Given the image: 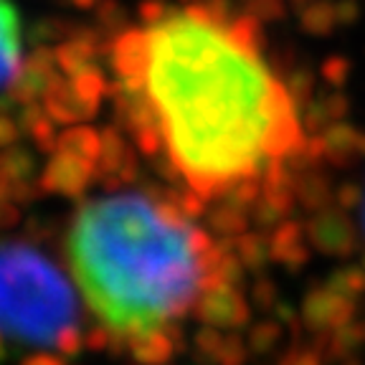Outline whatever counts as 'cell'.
Returning a JSON list of instances; mask_svg holds the SVG:
<instances>
[{"instance_id": "8", "label": "cell", "mask_w": 365, "mask_h": 365, "mask_svg": "<svg viewBox=\"0 0 365 365\" xmlns=\"http://www.w3.org/2000/svg\"><path fill=\"white\" fill-rule=\"evenodd\" d=\"M23 61V23L11 0H0V89L21 71Z\"/></svg>"}, {"instance_id": "19", "label": "cell", "mask_w": 365, "mask_h": 365, "mask_svg": "<svg viewBox=\"0 0 365 365\" xmlns=\"http://www.w3.org/2000/svg\"><path fill=\"white\" fill-rule=\"evenodd\" d=\"M360 267L365 269V251H363V254H360Z\"/></svg>"}, {"instance_id": "5", "label": "cell", "mask_w": 365, "mask_h": 365, "mask_svg": "<svg viewBox=\"0 0 365 365\" xmlns=\"http://www.w3.org/2000/svg\"><path fill=\"white\" fill-rule=\"evenodd\" d=\"M355 312H358V299L340 294L327 284H317L307 289V294L302 297V304H299L302 325L317 337L330 335L340 325L355 319Z\"/></svg>"}, {"instance_id": "17", "label": "cell", "mask_w": 365, "mask_h": 365, "mask_svg": "<svg viewBox=\"0 0 365 365\" xmlns=\"http://www.w3.org/2000/svg\"><path fill=\"white\" fill-rule=\"evenodd\" d=\"M249 299H251V307L259 309V312H274V307L279 304V287H277L274 279H269V277H259L254 282V287H251Z\"/></svg>"}, {"instance_id": "2", "label": "cell", "mask_w": 365, "mask_h": 365, "mask_svg": "<svg viewBox=\"0 0 365 365\" xmlns=\"http://www.w3.org/2000/svg\"><path fill=\"white\" fill-rule=\"evenodd\" d=\"M218 241L182 213L173 190H122L79 205L66 259L97 322L122 350L175 325L211 284Z\"/></svg>"}, {"instance_id": "4", "label": "cell", "mask_w": 365, "mask_h": 365, "mask_svg": "<svg viewBox=\"0 0 365 365\" xmlns=\"http://www.w3.org/2000/svg\"><path fill=\"white\" fill-rule=\"evenodd\" d=\"M203 325H213L223 332H239L249 325L251 302L239 287H228L221 282H211L200 292L193 312Z\"/></svg>"}, {"instance_id": "16", "label": "cell", "mask_w": 365, "mask_h": 365, "mask_svg": "<svg viewBox=\"0 0 365 365\" xmlns=\"http://www.w3.org/2000/svg\"><path fill=\"white\" fill-rule=\"evenodd\" d=\"M249 355H251V350H249L246 337H241L239 332H226L221 350H218L216 365H246Z\"/></svg>"}, {"instance_id": "6", "label": "cell", "mask_w": 365, "mask_h": 365, "mask_svg": "<svg viewBox=\"0 0 365 365\" xmlns=\"http://www.w3.org/2000/svg\"><path fill=\"white\" fill-rule=\"evenodd\" d=\"M307 239L314 251L325 254V257H350L358 251L360 236L355 223L348 216H342L340 211H325L317 213L312 221L307 223Z\"/></svg>"}, {"instance_id": "15", "label": "cell", "mask_w": 365, "mask_h": 365, "mask_svg": "<svg viewBox=\"0 0 365 365\" xmlns=\"http://www.w3.org/2000/svg\"><path fill=\"white\" fill-rule=\"evenodd\" d=\"M223 337H226V332L218 330V327H213V325L198 327L193 335L195 360L203 365H216L218 350H221V345H223Z\"/></svg>"}, {"instance_id": "14", "label": "cell", "mask_w": 365, "mask_h": 365, "mask_svg": "<svg viewBox=\"0 0 365 365\" xmlns=\"http://www.w3.org/2000/svg\"><path fill=\"white\" fill-rule=\"evenodd\" d=\"M330 289L340 292L345 297H353L360 299L365 294V269L360 264H345V267H337L335 272L327 277L325 282Z\"/></svg>"}, {"instance_id": "20", "label": "cell", "mask_w": 365, "mask_h": 365, "mask_svg": "<svg viewBox=\"0 0 365 365\" xmlns=\"http://www.w3.org/2000/svg\"><path fill=\"white\" fill-rule=\"evenodd\" d=\"M363 203H365V195H363ZM363 221H365V205H363ZM363 231H365V223H363Z\"/></svg>"}, {"instance_id": "18", "label": "cell", "mask_w": 365, "mask_h": 365, "mask_svg": "<svg viewBox=\"0 0 365 365\" xmlns=\"http://www.w3.org/2000/svg\"><path fill=\"white\" fill-rule=\"evenodd\" d=\"M282 365H319V355L317 353H289L284 360H282Z\"/></svg>"}, {"instance_id": "12", "label": "cell", "mask_w": 365, "mask_h": 365, "mask_svg": "<svg viewBox=\"0 0 365 365\" xmlns=\"http://www.w3.org/2000/svg\"><path fill=\"white\" fill-rule=\"evenodd\" d=\"M205 223H208L205 228L213 236H221V239H239L241 234L249 231V216L244 211H239V208H231V205H223V203H218L208 213Z\"/></svg>"}, {"instance_id": "13", "label": "cell", "mask_w": 365, "mask_h": 365, "mask_svg": "<svg viewBox=\"0 0 365 365\" xmlns=\"http://www.w3.org/2000/svg\"><path fill=\"white\" fill-rule=\"evenodd\" d=\"M282 337H284V325L279 319L267 317L251 327L249 335H246V342H249L251 355H269L282 342Z\"/></svg>"}, {"instance_id": "7", "label": "cell", "mask_w": 365, "mask_h": 365, "mask_svg": "<svg viewBox=\"0 0 365 365\" xmlns=\"http://www.w3.org/2000/svg\"><path fill=\"white\" fill-rule=\"evenodd\" d=\"M182 348V332L178 325L155 327L143 335L132 337L127 342V353H130L135 365H168L175 353Z\"/></svg>"}, {"instance_id": "9", "label": "cell", "mask_w": 365, "mask_h": 365, "mask_svg": "<svg viewBox=\"0 0 365 365\" xmlns=\"http://www.w3.org/2000/svg\"><path fill=\"white\" fill-rule=\"evenodd\" d=\"M272 262L289 272H299L309 262V239L307 228L297 221H284L272 234Z\"/></svg>"}, {"instance_id": "3", "label": "cell", "mask_w": 365, "mask_h": 365, "mask_svg": "<svg viewBox=\"0 0 365 365\" xmlns=\"http://www.w3.org/2000/svg\"><path fill=\"white\" fill-rule=\"evenodd\" d=\"M76 297L61 269L29 244H0V337L79 353Z\"/></svg>"}, {"instance_id": "1", "label": "cell", "mask_w": 365, "mask_h": 365, "mask_svg": "<svg viewBox=\"0 0 365 365\" xmlns=\"http://www.w3.org/2000/svg\"><path fill=\"white\" fill-rule=\"evenodd\" d=\"M127 130L178 190L254 211L294 198L309 155L294 91L254 23L218 3L148 11L112 43Z\"/></svg>"}, {"instance_id": "11", "label": "cell", "mask_w": 365, "mask_h": 365, "mask_svg": "<svg viewBox=\"0 0 365 365\" xmlns=\"http://www.w3.org/2000/svg\"><path fill=\"white\" fill-rule=\"evenodd\" d=\"M234 251L249 272H262L272 262V241L259 231H254V234L246 231L239 239H234Z\"/></svg>"}, {"instance_id": "10", "label": "cell", "mask_w": 365, "mask_h": 365, "mask_svg": "<svg viewBox=\"0 0 365 365\" xmlns=\"http://www.w3.org/2000/svg\"><path fill=\"white\" fill-rule=\"evenodd\" d=\"M319 342L325 345L327 358L342 360L350 358V355H358V350L365 345V322L350 319L337 330H332L330 335H319Z\"/></svg>"}]
</instances>
